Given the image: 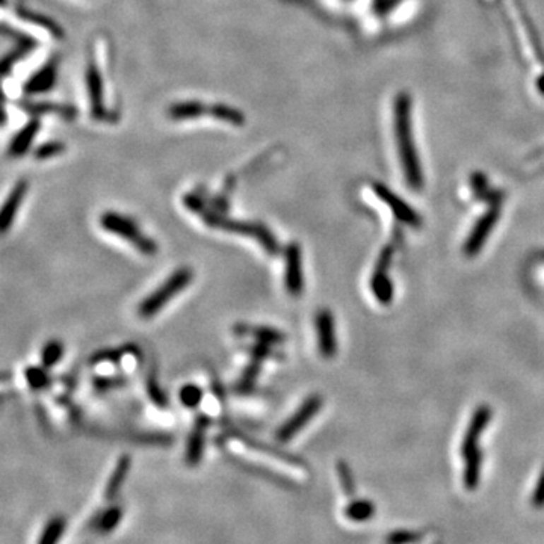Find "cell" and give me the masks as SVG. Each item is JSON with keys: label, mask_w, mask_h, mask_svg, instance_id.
Masks as SVG:
<instances>
[{"label": "cell", "mask_w": 544, "mask_h": 544, "mask_svg": "<svg viewBox=\"0 0 544 544\" xmlns=\"http://www.w3.org/2000/svg\"><path fill=\"white\" fill-rule=\"evenodd\" d=\"M531 504L534 505L536 508L544 507V467H543V471L540 473V478H538V481H537L534 493H532Z\"/></svg>", "instance_id": "39"}, {"label": "cell", "mask_w": 544, "mask_h": 544, "mask_svg": "<svg viewBox=\"0 0 544 544\" xmlns=\"http://www.w3.org/2000/svg\"><path fill=\"white\" fill-rule=\"evenodd\" d=\"M58 81V62L50 59L40 67L23 85V91L28 95H41L52 91Z\"/></svg>", "instance_id": "13"}, {"label": "cell", "mask_w": 544, "mask_h": 544, "mask_svg": "<svg viewBox=\"0 0 544 544\" xmlns=\"http://www.w3.org/2000/svg\"><path fill=\"white\" fill-rule=\"evenodd\" d=\"M47 367L29 366L25 371V379L32 390H45L50 384V377L46 372Z\"/></svg>", "instance_id": "30"}, {"label": "cell", "mask_w": 544, "mask_h": 544, "mask_svg": "<svg viewBox=\"0 0 544 544\" xmlns=\"http://www.w3.org/2000/svg\"><path fill=\"white\" fill-rule=\"evenodd\" d=\"M100 225L107 233H112L118 237H123L129 244H132L141 254L155 256L159 252V245L150 236L141 232L135 220L123 213L107 211L100 216Z\"/></svg>", "instance_id": "4"}, {"label": "cell", "mask_w": 544, "mask_h": 544, "mask_svg": "<svg viewBox=\"0 0 544 544\" xmlns=\"http://www.w3.org/2000/svg\"><path fill=\"white\" fill-rule=\"evenodd\" d=\"M394 119L402 171H404L408 187L413 189H420L423 187V176L418 151L415 147V138H413L411 100L404 93L399 94L395 100Z\"/></svg>", "instance_id": "1"}, {"label": "cell", "mask_w": 544, "mask_h": 544, "mask_svg": "<svg viewBox=\"0 0 544 544\" xmlns=\"http://www.w3.org/2000/svg\"><path fill=\"white\" fill-rule=\"evenodd\" d=\"M123 517V509L119 507H112L109 508L107 511H105V513L100 516L99 519V531H102L103 534H107V532H111L112 529L117 528V525L119 524V520H122Z\"/></svg>", "instance_id": "32"}, {"label": "cell", "mask_w": 544, "mask_h": 544, "mask_svg": "<svg viewBox=\"0 0 544 544\" xmlns=\"http://www.w3.org/2000/svg\"><path fill=\"white\" fill-rule=\"evenodd\" d=\"M314 329L318 336V348L324 358H333L337 353L334 318L329 309H322L314 317Z\"/></svg>", "instance_id": "10"}, {"label": "cell", "mask_w": 544, "mask_h": 544, "mask_svg": "<svg viewBox=\"0 0 544 544\" xmlns=\"http://www.w3.org/2000/svg\"><path fill=\"white\" fill-rule=\"evenodd\" d=\"M499 213H500L499 204H495L480 218V220L476 221L469 237L466 239V244H464V253L467 256L473 257L481 252V248L484 247L490 233H492L493 227L499 220Z\"/></svg>", "instance_id": "8"}, {"label": "cell", "mask_w": 544, "mask_h": 544, "mask_svg": "<svg viewBox=\"0 0 544 544\" xmlns=\"http://www.w3.org/2000/svg\"><path fill=\"white\" fill-rule=\"evenodd\" d=\"M167 112L174 122H189V119H199L209 115V105L200 100H184L172 103Z\"/></svg>", "instance_id": "19"}, {"label": "cell", "mask_w": 544, "mask_h": 544, "mask_svg": "<svg viewBox=\"0 0 544 544\" xmlns=\"http://www.w3.org/2000/svg\"><path fill=\"white\" fill-rule=\"evenodd\" d=\"M375 514V507L371 500H353V502L345 508V516L351 521H366Z\"/></svg>", "instance_id": "26"}, {"label": "cell", "mask_w": 544, "mask_h": 544, "mask_svg": "<svg viewBox=\"0 0 544 544\" xmlns=\"http://www.w3.org/2000/svg\"><path fill=\"white\" fill-rule=\"evenodd\" d=\"M538 88H540V91L544 94V76H543V78L538 81Z\"/></svg>", "instance_id": "40"}, {"label": "cell", "mask_w": 544, "mask_h": 544, "mask_svg": "<svg viewBox=\"0 0 544 544\" xmlns=\"http://www.w3.org/2000/svg\"><path fill=\"white\" fill-rule=\"evenodd\" d=\"M23 107L26 111L41 115V114H57L64 118H73L76 115V109L69 106V105H59V103H37V102H29L23 103Z\"/></svg>", "instance_id": "24"}, {"label": "cell", "mask_w": 544, "mask_h": 544, "mask_svg": "<svg viewBox=\"0 0 544 544\" xmlns=\"http://www.w3.org/2000/svg\"><path fill=\"white\" fill-rule=\"evenodd\" d=\"M28 189H29L28 180H18L14 184V188L11 189L9 195L4 203L2 212H0V230H2V233H6L9 230V227L14 224L16 216L20 211V206L26 199Z\"/></svg>", "instance_id": "14"}, {"label": "cell", "mask_w": 544, "mask_h": 544, "mask_svg": "<svg viewBox=\"0 0 544 544\" xmlns=\"http://www.w3.org/2000/svg\"><path fill=\"white\" fill-rule=\"evenodd\" d=\"M65 151V144L59 143V141H50V143L41 144L40 147L35 148L34 151V158L37 160H47L54 156H59Z\"/></svg>", "instance_id": "35"}, {"label": "cell", "mask_w": 544, "mask_h": 544, "mask_svg": "<svg viewBox=\"0 0 544 544\" xmlns=\"http://www.w3.org/2000/svg\"><path fill=\"white\" fill-rule=\"evenodd\" d=\"M146 386H147V395L151 399V402H153L155 406H158L160 408H165L168 406L167 395H165V391L160 389L158 379H156V377L153 374L148 377Z\"/></svg>", "instance_id": "34"}, {"label": "cell", "mask_w": 544, "mask_h": 544, "mask_svg": "<svg viewBox=\"0 0 544 544\" xmlns=\"http://www.w3.org/2000/svg\"><path fill=\"white\" fill-rule=\"evenodd\" d=\"M65 526H67V521H65L64 517L57 516L53 517L46 528L42 529V534L38 540V544H58L59 538L62 537Z\"/></svg>", "instance_id": "27"}, {"label": "cell", "mask_w": 544, "mask_h": 544, "mask_svg": "<svg viewBox=\"0 0 544 544\" xmlns=\"http://www.w3.org/2000/svg\"><path fill=\"white\" fill-rule=\"evenodd\" d=\"M138 348L135 345H126L123 348H117V350H102L97 351L91 357V365H102V363H115L119 362L124 355H134L136 354Z\"/></svg>", "instance_id": "25"}, {"label": "cell", "mask_w": 544, "mask_h": 544, "mask_svg": "<svg viewBox=\"0 0 544 544\" xmlns=\"http://www.w3.org/2000/svg\"><path fill=\"white\" fill-rule=\"evenodd\" d=\"M130 463H132V460H130V456L127 454L122 455L118 459L115 467H114V472L111 475V478H109V481L106 484V488H105V497L107 500H112L118 496L119 490H122L126 478L129 475V471H130Z\"/></svg>", "instance_id": "20"}, {"label": "cell", "mask_w": 544, "mask_h": 544, "mask_svg": "<svg viewBox=\"0 0 544 544\" xmlns=\"http://www.w3.org/2000/svg\"><path fill=\"white\" fill-rule=\"evenodd\" d=\"M194 280V271L188 266L179 268L162 283V285L141 301L138 307V314L143 319H151L167 306V304L176 298L179 293L187 289Z\"/></svg>", "instance_id": "3"}, {"label": "cell", "mask_w": 544, "mask_h": 544, "mask_svg": "<svg viewBox=\"0 0 544 544\" xmlns=\"http://www.w3.org/2000/svg\"><path fill=\"white\" fill-rule=\"evenodd\" d=\"M285 288L290 297H301L304 292L302 249L298 242H290L285 248Z\"/></svg>", "instance_id": "6"}, {"label": "cell", "mask_w": 544, "mask_h": 544, "mask_svg": "<svg viewBox=\"0 0 544 544\" xmlns=\"http://www.w3.org/2000/svg\"><path fill=\"white\" fill-rule=\"evenodd\" d=\"M85 81H86V93H88L90 99V107L91 115L95 119H102L106 117V107H105V82L102 78V73L99 70V65L94 61H90L88 67L85 71Z\"/></svg>", "instance_id": "9"}, {"label": "cell", "mask_w": 544, "mask_h": 544, "mask_svg": "<svg viewBox=\"0 0 544 544\" xmlns=\"http://www.w3.org/2000/svg\"><path fill=\"white\" fill-rule=\"evenodd\" d=\"M260 369H262V362L256 360V358H252V362H249V365L244 369L242 378L236 386V391H239V394H247V391L252 390L260 374Z\"/></svg>", "instance_id": "29"}, {"label": "cell", "mask_w": 544, "mask_h": 544, "mask_svg": "<svg viewBox=\"0 0 544 544\" xmlns=\"http://www.w3.org/2000/svg\"><path fill=\"white\" fill-rule=\"evenodd\" d=\"M322 402L324 401L319 395H312L304 401L298 407V410L277 430L276 432L277 442L288 443L295 437V435L318 415L319 410L322 408Z\"/></svg>", "instance_id": "5"}, {"label": "cell", "mask_w": 544, "mask_h": 544, "mask_svg": "<svg viewBox=\"0 0 544 544\" xmlns=\"http://www.w3.org/2000/svg\"><path fill=\"white\" fill-rule=\"evenodd\" d=\"M232 435H233L235 439H237L239 442H242L244 444H247L249 449H254V451H257L260 454H266L269 456H274V459H277V460H280L283 463H286V464H290V466H304V463L300 459H297V456H293L292 454H289L286 451H281L278 448H274V446L266 444L264 442H259V440L249 437V435H247V434H244L241 431H233Z\"/></svg>", "instance_id": "18"}, {"label": "cell", "mask_w": 544, "mask_h": 544, "mask_svg": "<svg viewBox=\"0 0 544 544\" xmlns=\"http://www.w3.org/2000/svg\"><path fill=\"white\" fill-rule=\"evenodd\" d=\"M391 257H394V249L386 247L377 260V265L371 277L372 293L381 304H389L391 298H394V285H391L389 278V266Z\"/></svg>", "instance_id": "7"}, {"label": "cell", "mask_w": 544, "mask_h": 544, "mask_svg": "<svg viewBox=\"0 0 544 544\" xmlns=\"http://www.w3.org/2000/svg\"><path fill=\"white\" fill-rule=\"evenodd\" d=\"M233 331L239 336L253 337L257 342H264L268 345H280L286 342V334L277 329H272V326L236 324L233 326Z\"/></svg>", "instance_id": "17"}, {"label": "cell", "mask_w": 544, "mask_h": 544, "mask_svg": "<svg viewBox=\"0 0 544 544\" xmlns=\"http://www.w3.org/2000/svg\"><path fill=\"white\" fill-rule=\"evenodd\" d=\"M211 425V419L206 415H200L195 418L192 431L189 434L188 439V446H187V463L191 467L199 466L201 459H203V452H204V439H206V431H208Z\"/></svg>", "instance_id": "15"}, {"label": "cell", "mask_w": 544, "mask_h": 544, "mask_svg": "<svg viewBox=\"0 0 544 544\" xmlns=\"http://www.w3.org/2000/svg\"><path fill=\"white\" fill-rule=\"evenodd\" d=\"M64 355V345L61 341H49L45 346H42L41 351V363L45 367L50 369L53 366H57L59 360Z\"/></svg>", "instance_id": "28"}, {"label": "cell", "mask_w": 544, "mask_h": 544, "mask_svg": "<svg viewBox=\"0 0 544 544\" xmlns=\"http://www.w3.org/2000/svg\"><path fill=\"white\" fill-rule=\"evenodd\" d=\"M201 221L212 228H218L227 233H233L239 236H247L256 239L257 244L262 247L269 256H277L280 253V244L266 225L262 223H252V221H237L228 218L225 213L212 209L211 206L204 204V208L199 212Z\"/></svg>", "instance_id": "2"}, {"label": "cell", "mask_w": 544, "mask_h": 544, "mask_svg": "<svg viewBox=\"0 0 544 544\" xmlns=\"http://www.w3.org/2000/svg\"><path fill=\"white\" fill-rule=\"evenodd\" d=\"M372 188H374V192H375L377 197L384 204L389 206V209L394 212V215L398 218L399 221L406 223L408 225H420L422 220H420L419 213L413 208H410V206L404 200L399 199L398 195H395L389 188H386L384 184L375 183Z\"/></svg>", "instance_id": "12"}, {"label": "cell", "mask_w": 544, "mask_h": 544, "mask_svg": "<svg viewBox=\"0 0 544 544\" xmlns=\"http://www.w3.org/2000/svg\"><path fill=\"white\" fill-rule=\"evenodd\" d=\"M179 401L187 408H197L203 402V390L197 384H184L179 390Z\"/></svg>", "instance_id": "31"}, {"label": "cell", "mask_w": 544, "mask_h": 544, "mask_svg": "<svg viewBox=\"0 0 544 544\" xmlns=\"http://www.w3.org/2000/svg\"><path fill=\"white\" fill-rule=\"evenodd\" d=\"M17 13H18V17L23 21H26V23L38 26L41 30L47 32V34L52 35L53 38H57V40L64 38L62 28L58 23H54L52 18L42 16V14H38V13H34V11H28V9H18Z\"/></svg>", "instance_id": "21"}, {"label": "cell", "mask_w": 544, "mask_h": 544, "mask_svg": "<svg viewBox=\"0 0 544 544\" xmlns=\"http://www.w3.org/2000/svg\"><path fill=\"white\" fill-rule=\"evenodd\" d=\"M336 467H337V475H339L343 492L348 496H353L355 493V484H354V478H353L350 466H348L345 461H339Z\"/></svg>", "instance_id": "36"}, {"label": "cell", "mask_w": 544, "mask_h": 544, "mask_svg": "<svg viewBox=\"0 0 544 544\" xmlns=\"http://www.w3.org/2000/svg\"><path fill=\"white\" fill-rule=\"evenodd\" d=\"M420 540V534L415 531H395L386 538V544H413Z\"/></svg>", "instance_id": "37"}, {"label": "cell", "mask_w": 544, "mask_h": 544, "mask_svg": "<svg viewBox=\"0 0 544 544\" xmlns=\"http://www.w3.org/2000/svg\"><path fill=\"white\" fill-rule=\"evenodd\" d=\"M127 383V379L123 377H97L94 379V387L97 390H109L118 389Z\"/></svg>", "instance_id": "38"}, {"label": "cell", "mask_w": 544, "mask_h": 544, "mask_svg": "<svg viewBox=\"0 0 544 544\" xmlns=\"http://www.w3.org/2000/svg\"><path fill=\"white\" fill-rule=\"evenodd\" d=\"M490 419H492V408L488 406H480L475 410L461 442V455L464 459L478 449V442H480L481 434L488 427Z\"/></svg>", "instance_id": "11"}, {"label": "cell", "mask_w": 544, "mask_h": 544, "mask_svg": "<svg viewBox=\"0 0 544 544\" xmlns=\"http://www.w3.org/2000/svg\"><path fill=\"white\" fill-rule=\"evenodd\" d=\"M40 129H41V122L38 118H32L30 122H28L14 135V138L11 139L9 147H8V156L9 158H21L23 155H26L28 151L30 150V147L34 146V141H35L37 135L40 134Z\"/></svg>", "instance_id": "16"}, {"label": "cell", "mask_w": 544, "mask_h": 544, "mask_svg": "<svg viewBox=\"0 0 544 544\" xmlns=\"http://www.w3.org/2000/svg\"><path fill=\"white\" fill-rule=\"evenodd\" d=\"M245 353L252 355V358H256V360H269V358H274V360H278V358L281 357L277 351H274L271 348V345L268 343H264V342H259V343H253V345H248L245 346Z\"/></svg>", "instance_id": "33"}, {"label": "cell", "mask_w": 544, "mask_h": 544, "mask_svg": "<svg viewBox=\"0 0 544 544\" xmlns=\"http://www.w3.org/2000/svg\"><path fill=\"white\" fill-rule=\"evenodd\" d=\"M209 117L233 127H242L245 124V115L237 107L225 103L209 105Z\"/></svg>", "instance_id": "22"}, {"label": "cell", "mask_w": 544, "mask_h": 544, "mask_svg": "<svg viewBox=\"0 0 544 544\" xmlns=\"http://www.w3.org/2000/svg\"><path fill=\"white\" fill-rule=\"evenodd\" d=\"M483 464V454L480 449L473 451L471 455L466 456V467H464V487L467 490H475L480 483V471Z\"/></svg>", "instance_id": "23"}]
</instances>
